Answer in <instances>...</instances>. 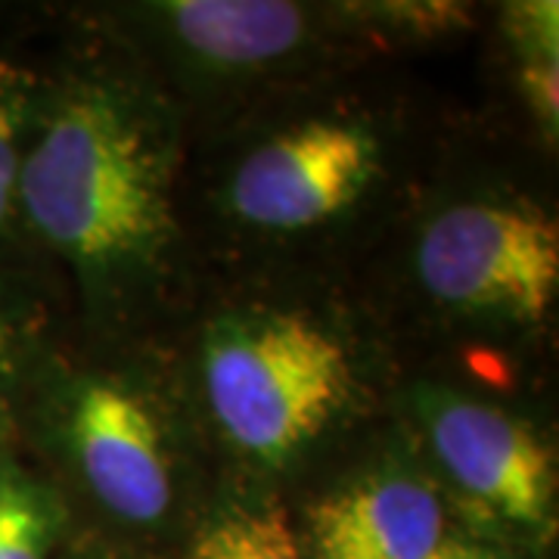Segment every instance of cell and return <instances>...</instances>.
<instances>
[{
  "mask_svg": "<svg viewBox=\"0 0 559 559\" xmlns=\"http://www.w3.org/2000/svg\"><path fill=\"white\" fill-rule=\"evenodd\" d=\"M16 212L66 259L100 277L150 267L175 230L156 143L100 91L62 103L25 146Z\"/></svg>",
  "mask_w": 559,
  "mask_h": 559,
  "instance_id": "obj_1",
  "label": "cell"
},
{
  "mask_svg": "<svg viewBox=\"0 0 559 559\" xmlns=\"http://www.w3.org/2000/svg\"><path fill=\"white\" fill-rule=\"evenodd\" d=\"M202 377L224 436L264 463L299 454L352 395V360L301 314L264 311L218 320Z\"/></svg>",
  "mask_w": 559,
  "mask_h": 559,
  "instance_id": "obj_2",
  "label": "cell"
},
{
  "mask_svg": "<svg viewBox=\"0 0 559 559\" xmlns=\"http://www.w3.org/2000/svg\"><path fill=\"white\" fill-rule=\"evenodd\" d=\"M417 274L454 311L538 323L559 289L557 221L513 202L451 205L419 237Z\"/></svg>",
  "mask_w": 559,
  "mask_h": 559,
  "instance_id": "obj_3",
  "label": "cell"
},
{
  "mask_svg": "<svg viewBox=\"0 0 559 559\" xmlns=\"http://www.w3.org/2000/svg\"><path fill=\"white\" fill-rule=\"evenodd\" d=\"M380 171V143L360 124L311 121L261 143L230 183L242 221L301 230L345 212Z\"/></svg>",
  "mask_w": 559,
  "mask_h": 559,
  "instance_id": "obj_4",
  "label": "cell"
},
{
  "mask_svg": "<svg viewBox=\"0 0 559 559\" xmlns=\"http://www.w3.org/2000/svg\"><path fill=\"white\" fill-rule=\"evenodd\" d=\"M419 417L436 457L466 495L525 528L554 522V460L525 423L451 392H423Z\"/></svg>",
  "mask_w": 559,
  "mask_h": 559,
  "instance_id": "obj_5",
  "label": "cell"
},
{
  "mask_svg": "<svg viewBox=\"0 0 559 559\" xmlns=\"http://www.w3.org/2000/svg\"><path fill=\"white\" fill-rule=\"evenodd\" d=\"M66 441L94 498L124 522L153 525L171 507V466L150 404L128 385L87 380L66 404Z\"/></svg>",
  "mask_w": 559,
  "mask_h": 559,
  "instance_id": "obj_6",
  "label": "cell"
},
{
  "mask_svg": "<svg viewBox=\"0 0 559 559\" xmlns=\"http://www.w3.org/2000/svg\"><path fill=\"white\" fill-rule=\"evenodd\" d=\"M314 559H426L444 540L441 500L411 476H377L314 503Z\"/></svg>",
  "mask_w": 559,
  "mask_h": 559,
  "instance_id": "obj_7",
  "label": "cell"
},
{
  "mask_svg": "<svg viewBox=\"0 0 559 559\" xmlns=\"http://www.w3.org/2000/svg\"><path fill=\"white\" fill-rule=\"evenodd\" d=\"M162 10L193 57L230 69L280 60L308 32L305 10L286 0H175Z\"/></svg>",
  "mask_w": 559,
  "mask_h": 559,
  "instance_id": "obj_8",
  "label": "cell"
},
{
  "mask_svg": "<svg viewBox=\"0 0 559 559\" xmlns=\"http://www.w3.org/2000/svg\"><path fill=\"white\" fill-rule=\"evenodd\" d=\"M60 528V498L0 454V559H50Z\"/></svg>",
  "mask_w": 559,
  "mask_h": 559,
  "instance_id": "obj_9",
  "label": "cell"
},
{
  "mask_svg": "<svg viewBox=\"0 0 559 559\" xmlns=\"http://www.w3.org/2000/svg\"><path fill=\"white\" fill-rule=\"evenodd\" d=\"M190 559H301L289 516L280 507L218 516L193 544Z\"/></svg>",
  "mask_w": 559,
  "mask_h": 559,
  "instance_id": "obj_10",
  "label": "cell"
},
{
  "mask_svg": "<svg viewBox=\"0 0 559 559\" xmlns=\"http://www.w3.org/2000/svg\"><path fill=\"white\" fill-rule=\"evenodd\" d=\"M35 106V79L0 57V230L16 215V187L25 159V128Z\"/></svg>",
  "mask_w": 559,
  "mask_h": 559,
  "instance_id": "obj_11",
  "label": "cell"
},
{
  "mask_svg": "<svg viewBox=\"0 0 559 559\" xmlns=\"http://www.w3.org/2000/svg\"><path fill=\"white\" fill-rule=\"evenodd\" d=\"M503 32L520 62L559 60V3L520 0L503 7Z\"/></svg>",
  "mask_w": 559,
  "mask_h": 559,
  "instance_id": "obj_12",
  "label": "cell"
},
{
  "mask_svg": "<svg viewBox=\"0 0 559 559\" xmlns=\"http://www.w3.org/2000/svg\"><path fill=\"white\" fill-rule=\"evenodd\" d=\"M520 91L547 138L559 128V60L520 62Z\"/></svg>",
  "mask_w": 559,
  "mask_h": 559,
  "instance_id": "obj_13",
  "label": "cell"
},
{
  "mask_svg": "<svg viewBox=\"0 0 559 559\" xmlns=\"http://www.w3.org/2000/svg\"><path fill=\"white\" fill-rule=\"evenodd\" d=\"M373 13L392 25H411L423 35H441L454 25V20H463V7L454 3H385L373 7Z\"/></svg>",
  "mask_w": 559,
  "mask_h": 559,
  "instance_id": "obj_14",
  "label": "cell"
},
{
  "mask_svg": "<svg viewBox=\"0 0 559 559\" xmlns=\"http://www.w3.org/2000/svg\"><path fill=\"white\" fill-rule=\"evenodd\" d=\"M16 345H20L16 323H13V318L0 308V389H3V382L10 380V373H13V364H16Z\"/></svg>",
  "mask_w": 559,
  "mask_h": 559,
  "instance_id": "obj_15",
  "label": "cell"
},
{
  "mask_svg": "<svg viewBox=\"0 0 559 559\" xmlns=\"http://www.w3.org/2000/svg\"><path fill=\"white\" fill-rule=\"evenodd\" d=\"M426 559H500L491 547L481 544H469V540L444 538Z\"/></svg>",
  "mask_w": 559,
  "mask_h": 559,
  "instance_id": "obj_16",
  "label": "cell"
},
{
  "mask_svg": "<svg viewBox=\"0 0 559 559\" xmlns=\"http://www.w3.org/2000/svg\"><path fill=\"white\" fill-rule=\"evenodd\" d=\"M72 559H116V557H109V554H81V557H72Z\"/></svg>",
  "mask_w": 559,
  "mask_h": 559,
  "instance_id": "obj_17",
  "label": "cell"
}]
</instances>
